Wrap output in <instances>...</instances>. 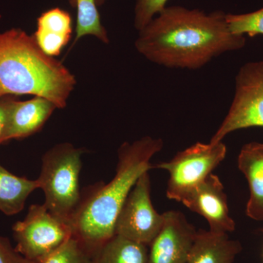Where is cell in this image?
Returning <instances> with one entry per match:
<instances>
[{"mask_svg":"<svg viewBox=\"0 0 263 263\" xmlns=\"http://www.w3.org/2000/svg\"><path fill=\"white\" fill-rule=\"evenodd\" d=\"M226 15L222 10L166 6L139 31L135 46L157 65L197 70L223 53L245 47V36L230 32Z\"/></svg>","mask_w":263,"mask_h":263,"instance_id":"cell-1","label":"cell"},{"mask_svg":"<svg viewBox=\"0 0 263 263\" xmlns=\"http://www.w3.org/2000/svg\"><path fill=\"white\" fill-rule=\"evenodd\" d=\"M164 146L161 138L145 136L123 143L118 151L115 176L82 193L80 205L70 221L72 235L95 256L115 235L116 221L137 181L152 169L151 159Z\"/></svg>","mask_w":263,"mask_h":263,"instance_id":"cell-2","label":"cell"},{"mask_svg":"<svg viewBox=\"0 0 263 263\" xmlns=\"http://www.w3.org/2000/svg\"><path fill=\"white\" fill-rule=\"evenodd\" d=\"M76 84L75 76L38 46L22 29L0 32V98L33 95L64 108Z\"/></svg>","mask_w":263,"mask_h":263,"instance_id":"cell-3","label":"cell"},{"mask_svg":"<svg viewBox=\"0 0 263 263\" xmlns=\"http://www.w3.org/2000/svg\"><path fill=\"white\" fill-rule=\"evenodd\" d=\"M85 151L60 143L45 153L37 181L45 195L43 205L53 215L70 224L82 199L79 177Z\"/></svg>","mask_w":263,"mask_h":263,"instance_id":"cell-4","label":"cell"},{"mask_svg":"<svg viewBox=\"0 0 263 263\" xmlns=\"http://www.w3.org/2000/svg\"><path fill=\"white\" fill-rule=\"evenodd\" d=\"M227 147L223 142L197 143L178 152L169 162L152 165V168L167 171L169 174L166 195L170 200L181 202L183 197L212 174L226 158Z\"/></svg>","mask_w":263,"mask_h":263,"instance_id":"cell-5","label":"cell"},{"mask_svg":"<svg viewBox=\"0 0 263 263\" xmlns=\"http://www.w3.org/2000/svg\"><path fill=\"white\" fill-rule=\"evenodd\" d=\"M254 127H263V61L247 62L238 70L233 102L209 143L222 142L233 132Z\"/></svg>","mask_w":263,"mask_h":263,"instance_id":"cell-6","label":"cell"},{"mask_svg":"<svg viewBox=\"0 0 263 263\" xmlns=\"http://www.w3.org/2000/svg\"><path fill=\"white\" fill-rule=\"evenodd\" d=\"M13 231L15 248L35 263L54 252L72 236L70 224L53 215L43 204L31 205L24 220L15 223Z\"/></svg>","mask_w":263,"mask_h":263,"instance_id":"cell-7","label":"cell"},{"mask_svg":"<svg viewBox=\"0 0 263 263\" xmlns=\"http://www.w3.org/2000/svg\"><path fill=\"white\" fill-rule=\"evenodd\" d=\"M148 172L132 189L116 221L115 234L144 243H152L163 226L164 214L155 210L151 200Z\"/></svg>","mask_w":263,"mask_h":263,"instance_id":"cell-8","label":"cell"},{"mask_svg":"<svg viewBox=\"0 0 263 263\" xmlns=\"http://www.w3.org/2000/svg\"><path fill=\"white\" fill-rule=\"evenodd\" d=\"M163 214V226L148 245V263H187L197 231L182 213Z\"/></svg>","mask_w":263,"mask_h":263,"instance_id":"cell-9","label":"cell"},{"mask_svg":"<svg viewBox=\"0 0 263 263\" xmlns=\"http://www.w3.org/2000/svg\"><path fill=\"white\" fill-rule=\"evenodd\" d=\"M181 202L192 212L205 218L210 231L218 233L234 231L235 223L230 215L228 197L217 176L209 175L183 197Z\"/></svg>","mask_w":263,"mask_h":263,"instance_id":"cell-10","label":"cell"},{"mask_svg":"<svg viewBox=\"0 0 263 263\" xmlns=\"http://www.w3.org/2000/svg\"><path fill=\"white\" fill-rule=\"evenodd\" d=\"M57 107L46 99L34 97L19 101L13 99L10 105L4 143L27 138L42 129Z\"/></svg>","mask_w":263,"mask_h":263,"instance_id":"cell-11","label":"cell"},{"mask_svg":"<svg viewBox=\"0 0 263 263\" xmlns=\"http://www.w3.org/2000/svg\"><path fill=\"white\" fill-rule=\"evenodd\" d=\"M238 165L248 181L250 192L247 215L253 220L263 221V143L252 142L242 147Z\"/></svg>","mask_w":263,"mask_h":263,"instance_id":"cell-12","label":"cell"},{"mask_svg":"<svg viewBox=\"0 0 263 263\" xmlns=\"http://www.w3.org/2000/svg\"><path fill=\"white\" fill-rule=\"evenodd\" d=\"M72 34V21L68 12L60 8L44 12L37 18L33 34L38 46L48 56L57 57L68 44Z\"/></svg>","mask_w":263,"mask_h":263,"instance_id":"cell-13","label":"cell"},{"mask_svg":"<svg viewBox=\"0 0 263 263\" xmlns=\"http://www.w3.org/2000/svg\"><path fill=\"white\" fill-rule=\"evenodd\" d=\"M228 234L210 230L197 231L187 263H234L242 247L238 240L231 239Z\"/></svg>","mask_w":263,"mask_h":263,"instance_id":"cell-14","label":"cell"},{"mask_svg":"<svg viewBox=\"0 0 263 263\" xmlns=\"http://www.w3.org/2000/svg\"><path fill=\"white\" fill-rule=\"evenodd\" d=\"M39 189L37 180L11 174L0 164V212L13 216L23 210L31 193Z\"/></svg>","mask_w":263,"mask_h":263,"instance_id":"cell-15","label":"cell"},{"mask_svg":"<svg viewBox=\"0 0 263 263\" xmlns=\"http://www.w3.org/2000/svg\"><path fill=\"white\" fill-rule=\"evenodd\" d=\"M148 246L116 235L95 256V263H148Z\"/></svg>","mask_w":263,"mask_h":263,"instance_id":"cell-16","label":"cell"},{"mask_svg":"<svg viewBox=\"0 0 263 263\" xmlns=\"http://www.w3.org/2000/svg\"><path fill=\"white\" fill-rule=\"evenodd\" d=\"M77 8L76 38L73 44L84 36H95L104 43H108L106 29L100 20L95 0H75Z\"/></svg>","mask_w":263,"mask_h":263,"instance_id":"cell-17","label":"cell"},{"mask_svg":"<svg viewBox=\"0 0 263 263\" xmlns=\"http://www.w3.org/2000/svg\"><path fill=\"white\" fill-rule=\"evenodd\" d=\"M37 263H95V256L76 237Z\"/></svg>","mask_w":263,"mask_h":263,"instance_id":"cell-18","label":"cell"},{"mask_svg":"<svg viewBox=\"0 0 263 263\" xmlns=\"http://www.w3.org/2000/svg\"><path fill=\"white\" fill-rule=\"evenodd\" d=\"M226 20L233 34L243 36L247 34L251 37L263 35V7L251 13H227Z\"/></svg>","mask_w":263,"mask_h":263,"instance_id":"cell-19","label":"cell"},{"mask_svg":"<svg viewBox=\"0 0 263 263\" xmlns=\"http://www.w3.org/2000/svg\"><path fill=\"white\" fill-rule=\"evenodd\" d=\"M168 0H136L134 25L137 30L146 27L156 15L167 6Z\"/></svg>","mask_w":263,"mask_h":263,"instance_id":"cell-20","label":"cell"},{"mask_svg":"<svg viewBox=\"0 0 263 263\" xmlns=\"http://www.w3.org/2000/svg\"><path fill=\"white\" fill-rule=\"evenodd\" d=\"M0 263H35L19 253L7 238L0 236Z\"/></svg>","mask_w":263,"mask_h":263,"instance_id":"cell-21","label":"cell"},{"mask_svg":"<svg viewBox=\"0 0 263 263\" xmlns=\"http://www.w3.org/2000/svg\"><path fill=\"white\" fill-rule=\"evenodd\" d=\"M13 96L0 98V145L4 143V138L8 127V117Z\"/></svg>","mask_w":263,"mask_h":263,"instance_id":"cell-22","label":"cell"},{"mask_svg":"<svg viewBox=\"0 0 263 263\" xmlns=\"http://www.w3.org/2000/svg\"><path fill=\"white\" fill-rule=\"evenodd\" d=\"M95 2H96V4L98 6H101V5L104 4L105 0H95Z\"/></svg>","mask_w":263,"mask_h":263,"instance_id":"cell-23","label":"cell"}]
</instances>
